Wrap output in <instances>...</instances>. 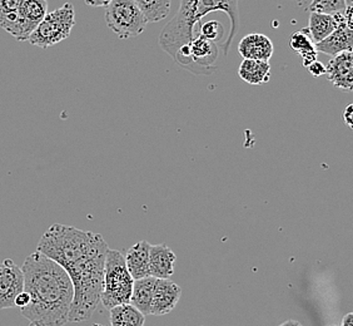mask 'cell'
<instances>
[{
    "mask_svg": "<svg viewBox=\"0 0 353 326\" xmlns=\"http://www.w3.org/2000/svg\"><path fill=\"white\" fill-rule=\"evenodd\" d=\"M150 249L147 241H138L125 253V265L133 280L150 276Z\"/></svg>",
    "mask_w": 353,
    "mask_h": 326,
    "instance_id": "2e32d148",
    "label": "cell"
},
{
    "mask_svg": "<svg viewBox=\"0 0 353 326\" xmlns=\"http://www.w3.org/2000/svg\"><path fill=\"white\" fill-rule=\"evenodd\" d=\"M342 326H353V314L348 313L342 319Z\"/></svg>",
    "mask_w": 353,
    "mask_h": 326,
    "instance_id": "f546056e",
    "label": "cell"
},
{
    "mask_svg": "<svg viewBox=\"0 0 353 326\" xmlns=\"http://www.w3.org/2000/svg\"><path fill=\"white\" fill-rule=\"evenodd\" d=\"M29 301H30V296H29V294L27 291L19 292L18 295H17V298L14 300V305L15 307H19V309H24L26 306H28L29 304Z\"/></svg>",
    "mask_w": 353,
    "mask_h": 326,
    "instance_id": "4316f807",
    "label": "cell"
},
{
    "mask_svg": "<svg viewBox=\"0 0 353 326\" xmlns=\"http://www.w3.org/2000/svg\"><path fill=\"white\" fill-rule=\"evenodd\" d=\"M223 24L218 21H205L201 26V32L199 35H202L205 39L213 41L221 47L222 41H223L224 35Z\"/></svg>",
    "mask_w": 353,
    "mask_h": 326,
    "instance_id": "d4e9b609",
    "label": "cell"
},
{
    "mask_svg": "<svg viewBox=\"0 0 353 326\" xmlns=\"http://www.w3.org/2000/svg\"><path fill=\"white\" fill-rule=\"evenodd\" d=\"M176 260V253L167 245H150V276L170 279L174 274Z\"/></svg>",
    "mask_w": 353,
    "mask_h": 326,
    "instance_id": "5bb4252c",
    "label": "cell"
},
{
    "mask_svg": "<svg viewBox=\"0 0 353 326\" xmlns=\"http://www.w3.org/2000/svg\"><path fill=\"white\" fill-rule=\"evenodd\" d=\"M190 53L197 75H212L214 72L216 67L213 64L219 55L216 43L205 39L198 33L190 43Z\"/></svg>",
    "mask_w": 353,
    "mask_h": 326,
    "instance_id": "8fae6325",
    "label": "cell"
},
{
    "mask_svg": "<svg viewBox=\"0 0 353 326\" xmlns=\"http://www.w3.org/2000/svg\"><path fill=\"white\" fill-rule=\"evenodd\" d=\"M213 12L227 14L231 23L230 33L221 46L223 55H227L232 41L241 28L238 0H181L176 17L163 28L159 35V46L163 48V50L173 58L176 64L196 75L197 72L190 59V43L194 38V27L197 23Z\"/></svg>",
    "mask_w": 353,
    "mask_h": 326,
    "instance_id": "7a4b0ae2",
    "label": "cell"
},
{
    "mask_svg": "<svg viewBox=\"0 0 353 326\" xmlns=\"http://www.w3.org/2000/svg\"><path fill=\"white\" fill-rule=\"evenodd\" d=\"M74 26V7L72 3H65L61 8L48 12L27 41L35 47L47 49L69 38Z\"/></svg>",
    "mask_w": 353,
    "mask_h": 326,
    "instance_id": "8992f818",
    "label": "cell"
},
{
    "mask_svg": "<svg viewBox=\"0 0 353 326\" xmlns=\"http://www.w3.org/2000/svg\"><path fill=\"white\" fill-rule=\"evenodd\" d=\"M105 23L123 41L142 35L148 24L133 0H112L105 7Z\"/></svg>",
    "mask_w": 353,
    "mask_h": 326,
    "instance_id": "52a82bcc",
    "label": "cell"
},
{
    "mask_svg": "<svg viewBox=\"0 0 353 326\" xmlns=\"http://www.w3.org/2000/svg\"><path fill=\"white\" fill-rule=\"evenodd\" d=\"M337 27V14L319 13L311 12L306 28L313 43L317 44L332 33Z\"/></svg>",
    "mask_w": 353,
    "mask_h": 326,
    "instance_id": "d6986e66",
    "label": "cell"
},
{
    "mask_svg": "<svg viewBox=\"0 0 353 326\" xmlns=\"http://www.w3.org/2000/svg\"><path fill=\"white\" fill-rule=\"evenodd\" d=\"M21 0H0V28L6 32L13 27Z\"/></svg>",
    "mask_w": 353,
    "mask_h": 326,
    "instance_id": "603a6c76",
    "label": "cell"
},
{
    "mask_svg": "<svg viewBox=\"0 0 353 326\" xmlns=\"http://www.w3.org/2000/svg\"><path fill=\"white\" fill-rule=\"evenodd\" d=\"M92 326H107V325H102V324H93Z\"/></svg>",
    "mask_w": 353,
    "mask_h": 326,
    "instance_id": "d6a6232c",
    "label": "cell"
},
{
    "mask_svg": "<svg viewBox=\"0 0 353 326\" xmlns=\"http://www.w3.org/2000/svg\"><path fill=\"white\" fill-rule=\"evenodd\" d=\"M148 23L163 21L170 13L172 0H133Z\"/></svg>",
    "mask_w": 353,
    "mask_h": 326,
    "instance_id": "7402d4cb",
    "label": "cell"
},
{
    "mask_svg": "<svg viewBox=\"0 0 353 326\" xmlns=\"http://www.w3.org/2000/svg\"><path fill=\"white\" fill-rule=\"evenodd\" d=\"M238 75L242 81L252 86L268 83L271 79V64L270 61L243 59L238 68Z\"/></svg>",
    "mask_w": 353,
    "mask_h": 326,
    "instance_id": "e0dca14e",
    "label": "cell"
},
{
    "mask_svg": "<svg viewBox=\"0 0 353 326\" xmlns=\"http://www.w3.org/2000/svg\"><path fill=\"white\" fill-rule=\"evenodd\" d=\"M326 75L334 87L343 92H351L353 89L352 52L347 50L333 55L327 64Z\"/></svg>",
    "mask_w": 353,
    "mask_h": 326,
    "instance_id": "4fadbf2b",
    "label": "cell"
},
{
    "mask_svg": "<svg viewBox=\"0 0 353 326\" xmlns=\"http://www.w3.org/2000/svg\"><path fill=\"white\" fill-rule=\"evenodd\" d=\"M352 115H353V106L352 104H350V106H347V108L343 111V113H342V118H343V121L346 123L347 126L350 127V128H352Z\"/></svg>",
    "mask_w": 353,
    "mask_h": 326,
    "instance_id": "83f0119b",
    "label": "cell"
},
{
    "mask_svg": "<svg viewBox=\"0 0 353 326\" xmlns=\"http://www.w3.org/2000/svg\"><path fill=\"white\" fill-rule=\"evenodd\" d=\"M336 14H337V27L323 41L314 44L317 53H323V55L333 57L347 50L352 52V28L347 24L343 12Z\"/></svg>",
    "mask_w": 353,
    "mask_h": 326,
    "instance_id": "30bf717a",
    "label": "cell"
},
{
    "mask_svg": "<svg viewBox=\"0 0 353 326\" xmlns=\"http://www.w3.org/2000/svg\"><path fill=\"white\" fill-rule=\"evenodd\" d=\"M24 290V275L21 267L12 258H6L0 264V310L13 309L14 300Z\"/></svg>",
    "mask_w": 353,
    "mask_h": 326,
    "instance_id": "9c48e42d",
    "label": "cell"
},
{
    "mask_svg": "<svg viewBox=\"0 0 353 326\" xmlns=\"http://www.w3.org/2000/svg\"><path fill=\"white\" fill-rule=\"evenodd\" d=\"M346 1L345 0H312L310 10L319 13L336 14L345 12Z\"/></svg>",
    "mask_w": 353,
    "mask_h": 326,
    "instance_id": "cb8c5ba5",
    "label": "cell"
},
{
    "mask_svg": "<svg viewBox=\"0 0 353 326\" xmlns=\"http://www.w3.org/2000/svg\"><path fill=\"white\" fill-rule=\"evenodd\" d=\"M307 70L313 77H321V75H326V66H323V63H321V61H314L307 67Z\"/></svg>",
    "mask_w": 353,
    "mask_h": 326,
    "instance_id": "484cf974",
    "label": "cell"
},
{
    "mask_svg": "<svg viewBox=\"0 0 353 326\" xmlns=\"http://www.w3.org/2000/svg\"><path fill=\"white\" fill-rule=\"evenodd\" d=\"M107 249L108 245L99 233L83 231L67 224H55L43 233L37 251L52 258L67 270L79 260Z\"/></svg>",
    "mask_w": 353,
    "mask_h": 326,
    "instance_id": "3957f363",
    "label": "cell"
},
{
    "mask_svg": "<svg viewBox=\"0 0 353 326\" xmlns=\"http://www.w3.org/2000/svg\"><path fill=\"white\" fill-rule=\"evenodd\" d=\"M134 280L130 276L125 260L118 250H107L101 303L105 309L130 304Z\"/></svg>",
    "mask_w": 353,
    "mask_h": 326,
    "instance_id": "5b68a950",
    "label": "cell"
},
{
    "mask_svg": "<svg viewBox=\"0 0 353 326\" xmlns=\"http://www.w3.org/2000/svg\"><path fill=\"white\" fill-rule=\"evenodd\" d=\"M238 52L243 59L268 61L273 55L274 47L267 35L253 33L245 35V38L239 41Z\"/></svg>",
    "mask_w": 353,
    "mask_h": 326,
    "instance_id": "9a60e30c",
    "label": "cell"
},
{
    "mask_svg": "<svg viewBox=\"0 0 353 326\" xmlns=\"http://www.w3.org/2000/svg\"><path fill=\"white\" fill-rule=\"evenodd\" d=\"M182 296V289L170 279H157L153 290L150 314L156 316L167 315L174 310Z\"/></svg>",
    "mask_w": 353,
    "mask_h": 326,
    "instance_id": "7c38bea8",
    "label": "cell"
},
{
    "mask_svg": "<svg viewBox=\"0 0 353 326\" xmlns=\"http://www.w3.org/2000/svg\"><path fill=\"white\" fill-rule=\"evenodd\" d=\"M279 326H303L299 321H297V320H288V321H285V323H283L282 325Z\"/></svg>",
    "mask_w": 353,
    "mask_h": 326,
    "instance_id": "4dcf8cb0",
    "label": "cell"
},
{
    "mask_svg": "<svg viewBox=\"0 0 353 326\" xmlns=\"http://www.w3.org/2000/svg\"><path fill=\"white\" fill-rule=\"evenodd\" d=\"M21 271L24 291L30 296L21 315L47 326L65 325L73 300V284L67 271L39 251L26 258Z\"/></svg>",
    "mask_w": 353,
    "mask_h": 326,
    "instance_id": "6da1fadb",
    "label": "cell"
},
{
    "mask_svg": "<svg viewBox=\"0 0 353 326\" xmlns=\"http://www.w3.org/2000/svg\"><path fill=\"white\" fill-rule=\"evenodd\" d=\"M290 47L294 53H297L302 58V66L305 68H307L313 61H317L319 53L316 52L314 43L308 35L307 29H301L291 35Z\"/></svg>",
    "mask_w": 353,
    "mask_h": 326,
    "instance_id": "ffe728a7",
    "label": "cell"
},
{
    "mask_svg": "<svg viewBox=\"0 0 353 326\" xmlns=\"http://www.w3.org/2000/svg\"><path fill=\"white\" fill-rule=\"evenodd\" d=\"M107 250L92 253L65 270L73 284V300L68 323H81L90 319L99 305Z\"/></svg>",
    "mask_w": 353,
    "mask_h": 326,
    "instance_id": "277c9868",
    "label": "cell"
},
{
    "mask_svg": "<svg viewBox=\"0 0 353 326\" xmlns=\"http://www.w3.org/2000/svg\"><path fill=\"white\" fill-rule=\"evenodd\" d=\"M29 326H47L46 324H43L41 321H30Z\"/></svg>",
    "mask_w": 353,
    "mask_h": 326,
    "instance_id": "1f68e13d",
    "label": "cell"
},
{
    "mask_svg": "<svg viewBox=\"0 0 353 326\" xmlns=\"http://www.w3.org/2000/svg\"><path fill=\"white\" fill-rule=\"evenodd\" d=\"M327 326H337V325H327Z\"/></svg>",
    "mask_w": 353,
    "mask_h": 326,
    "instance_id": "836d02e7",
    "label": "cell"
},
{
    "mask_svg": "<svg viewBox=\"0 0 353 326\" xmlns=\"http://www.w3.org/2000/svg\"><path fill=\"white\" fill-rule=\"evenodd\" d=\"M110 326H144L145 316L132 304H122L109 310Z\"/></svg>",
    "mask_w": 353,
    "mask_h": 326,
    "instance_id": "44dd1931",
    "label": "cell"
},
{
    "mask_svg": "<svg viewBox=\"0 0 353 326\" xmlns=\"http://www.w3.org/2000/svg\"><path fill=\"white\" fill-rule=\"evenodd\" d=\"M156 280L153 276H147L143 279L134 280L133 282L130 304L137 307L144 316L150 315V305L153 299Z\"/></svg>",
    "mask_w": 353,
    "mask_h": 326,
    "instance_id": "ac0fdd59",
    "label": "cell"
},
{
    "mask_svg": "<svg viewBox=\"0 0 353 326\" xmlns=\"http://www.w3.org/2000/svg\"><path fill=\"white\" fill-rule=\"evenodd\" d=\"M47 13V0H21L17 19L8 33L18 41H27Z\"/></svg>",
    "mask_w": 353,
    "mask_h": 326,
    "instance_id": "ba28073f",
    "label": "cell"
},
{
    "mask_svg": "<svg viewBox=\"0 0 353 326\" xmlns=\"http://www.w3.org/2000/svg\"><path fill=\"white\" fill-rule=\"evenodd\" d=\"M112 0H84V3L89 7H107Z\"/></svg>",
    "mask_w": 353,
    "mask_h": 326,
    "instance_id": "f1b7e54d",
    "label": "cell"
}]
</instances>
